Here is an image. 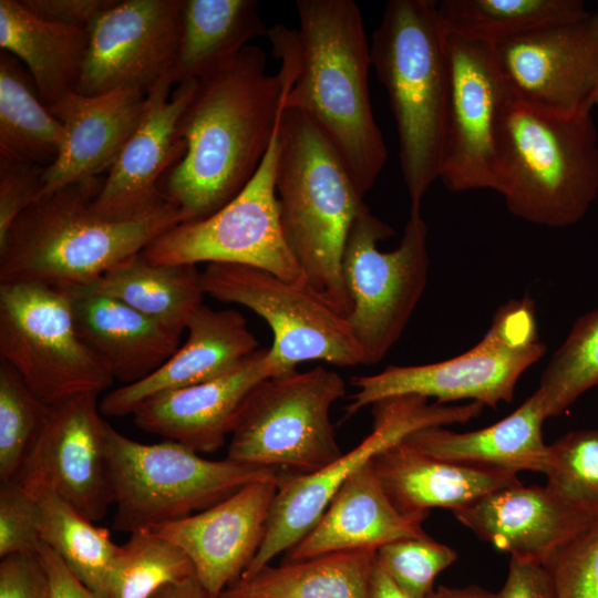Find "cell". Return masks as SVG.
I'll return each instance as SVG.
<instances>
[{
    "label": "cell",
    "instance_id": "obj_27",
    "mask_svg": "<svg viewBox=\"0 0 598 598\" xmlns=\"http://www.w3.org/2000/svg\"><path fill=\"white\" fill-rule=\"evenodd\" d=\"M423 520L401 514L385 494L372 461L349 476L310 532L285 561L349 550H377L405 538L425 536Z\"/></svg>",
    "mask_w": 598,
    "mask_h": 598
},
{
    "label": "cell",
    "instance_id": "obj_33",
    "mask_svg": "<svg viewBox=\"0 0 598 598\" xmlns=\"http://www.w3.org/2000/svg\"><path fill=\"white\" fill-rule=\"evenodd\" d=\"M589 10L581 0H441L436 13L446 34L497 45L564 23Z\"/></svg>",
    "mask_w": 598,
    "mask_h": 598
},
{
    "label": "cell",
    "instance_id": "obj_49",
    "mask_svg": "<svg viewBox=\"0 0 598 598\" xmlns=\"http://www.w3.org/2000/svg\"><path fill=\"white\" fill-rule=\"evenodd\" d=\"M369 598H410L389 577L377 559L371 575Z\"/></svg>",
    "mask_w": 598,
    "mask_h": 598
},
{
    "label": "cell",
    "instance_id": "obj_41",
    "mask_svg": "<svg viewBox=\"0 0 598 598\" xmlns=\"http://www.w3.org/2000/svg\"><path fill=\"white\" fill-rule=\"evenodd\" d=\"M35 495L18 478L0 485V557L35 554L40 545Z\"/></svg>",
    "mask_w": 598,
    "mask_h": 598
},
{
    "label": "cell",
    "instance_id": "obj_44",
    "mask_svg": "<svg viewBox=\"0 0 598 598\" xmlns=\"http://www.w3.org/2000/svg\"><path fill=\"white\" fill-rule=\"evenodd\" d=\"M0 598H49L48 577L37 553L1 558Z\"/></svg>",
    "mask_w": 598,
    "mask_h": 598
},
{
    "label": "cell",
    "instance_id": "obj_42",
    "mask_svg": "<svg viewBox=\"0 0 598 598\" xmlns=\"http://www.w3.org/2000/svg\"><path fill=\"white\" fill-rule=\"evenodd\" d=\"M546 567L557 598H598V517Z\"/></svg>",
    "mask_w": 598,
    "mask_h": 598
},
{
    "label": "cell",
    "instance_id": "obj_8",
    "mask_svg": "<svg viewBox=\"0 0 598 598\" xmlns=\"http://www.w3.org/2000/svg\"><path fill=\"white\" fill-rule=\"evenodd\" d=\"M545 351L533 300L513 299L498 308L483 339L457 357L421 365H390L377 374L354 377L355 392L346 406V417L396 395L434 398L442 404L472 400L495 409L512 401L518 379Z\"/></svg>",
    "mask_w": 598,
    "mask_h": 598
},
{
    "label": "cell",
    "instance_id": "obj_45",
    "mask_svg": "<svg viewBox=\"0 0 598 598\" xmlns=\"http://www.w3.org/2000/svg\"><path fill=\"white\" fill-rule=\"evenodd\" d=\"M496 598H557L548 568L539 563L511 557L509 569Z\"/></svg>",
    "mask_w": 598,
    "mask_h": 598
},
{
    "label": "cell",
    "instance_id": "obj_3",
    "mask_svg": "<svg viewBox=\"0 0 598 598\" xmlns=\"http://www.w3.org/2000/svg\"><path fill=\"white\" fill-rule=\"evenodd\" d=\"M103 179L65 185L17 218L0 244V283L90 286L185 221L182 210L167 199L130 219L97 214L92 203Z\"/></svg>",
    "mask_w": 598,
    "mask_h": 598
},
{
    "label": "cell",
    "instance_id": "obj_14",
    "mask_svg": "<svg viewBox=\"0 0 598 598\" xmlns=\"http://www.w3.org/2000/svg\"><path fill=\"white\" fill-rule=\"evenodd\" d=\"M277 156L278 128L256 174L234 199L204 219L174 226L151 243L142 255L155 264L245 265L305 282L280 221Z\"/></svg>",
    "mask_w": 598,
    "mask_h": 598
},
{
    "label": "cell",
    "instance_id": "obj_10",
    "mask_svg": "<svg viewBox=\"0 0 598 598\" xmlns=\"http://www.w3.org/2000/svg\"><path fill=\"white\" fill-rule=\"evenodd\" d=\"M393 235L367 207L344 246L342 272L352 302L347 319L363 364L380 362L398 342L427 281V226L421 212H410L399 246L381 251L378 244Z\"/></svg>",
    "mask_w": 598,
    "mask_h": 598
},
{
    "label": "cell",
    "instance_id": "obj_12",
    "mask_svg": "<svg viewBox=\"0 0 598 598\" xmlns=\"http://www.w3.org/2000/svg\"><path fill=\"white\" fill-rule=\"evenodd\" d=\"M202 285L205 295L244 306L266 321L272 332L268 355L279 375L315 360L338 367L363 364L348 319L306 282L256 267L212 262L202 272Z\"/></svg>",
    "mask_w": 598,
    "mask_h": 598
},
{
    "label": "cell",
    "instance_id": "obj_15",
    "mask_svg": "<svg viewBox=\"0 0 598 598\" xmlns=\"http://www.w3.org/2000/svg\"><path fill=\"white\" fill-rule=\"evenodd\" d=\"M445 44L448 89L439 179L454 193L494 190L496 127L507 85L494 45L446 33Z\"/></svg>",
    "mask_w": 598,
    "mask_h": 598
},
{
    "label": "cell",
    "instance_id": "obj_4",
    "mask_svg": "<svg viewBox=\"0 0 598 598\" xmlns=\"http://www.w3.org/2000/svg\"><path fill=\"white\" fill-rule=\"evenodd\" d=\"M516 217L548 228L580 221L598 197V131L590 111L561 114L507 86L496 127V178Z\"/></svg>",
    "mask_w": 598,
    "mask_h": 598
},
{
    "label": "cell",
    "instance_id": "obj_29",
    "mask_svg": "<svg viewBox=\"0 0 598 598\" xmlns=\"http://www.w3.org/2000/svg\"><path fill=\"white\" fill-rule=\"evenodd\" d=\"M87 43V28L47 21L20 0H0L1 50L24 63L48 107L76 90Z\"/></svg>",
    "mask_w": 598,
    "mask_h": 598
},
{
    "label": "cell",
    "instance_id": "obj_39",
    "mask_svg": "<svg viewBox=\"0 0 598 598\" xmlns=\"http://www.w3.org/2000/svg\"><path fill=\"white\" fill-rule=\"evenodd\" d=\"M547 486L598 517V430L570 432L549 445Z\"/></svg>",
    "mask_w": 598,
    "mask_h": 598
},
{
    "label": "cell",
    "instance_id": "obj_28",
    "mask_svg": "<svg viewBox=\"0 0 598 598\" xmlns=\"http://www.w3.org/2000/svg\"><path fill=\"white\" fill-rule=\"evenodd\" d=\"M547 414L535 391L514 412L481 430L456 433L442 426L419 429L403 439L439 460L503 471L546 473L549 445L542 426Z\"/></svg>",
    "mask_w": 598,
    "mask_h": 598
},
{
    "label": "cell",
    "instance_id": "obj_37",
    "mask_svg": "<svg viewBox=\"0 0 598 598\" xmlns=\"http://www.w3.org/2000/svg\"><path fill=\"white\" fill-rule=\"evenodd\" d=\"M598 385V308L581 316L554 353L536 390L547 417L558 416Z\"/></svg>",
    "mask_w": 598,
    "mask_h": 598
},
{
    "label": "cell",
    "instance_id": "obj_13",
    "mask_svg": "<svg viewBox=\"0 0 598 598\" xmlns=\"http://www.w3.org/2000/svg\"><path fill=\"white\" fill-rule=\"evenodd\" d=\"M427 400L396 395L373 403L372 432L354 448L317 472L281 477L264 540L241 578L251 577L277 555L295 547L316 525L343 482L380 452L419 429L465 423L484 408L478 402L450 406L430 404Z\"/></svg>",
    "mask_w": 598,
    "mask_h": 598
},
{
    "label": "cell",
    "instance_id": "obj_25",
    "mask_svg": "<svg viewBox=\"0 0 598 598\" xmlns=\"http://www.w3.org/2000/svg\"><path fill=\"white\" fill-rule=\"evenodd\" d=\"M372 465L395 508L423 522L431 508L455 512L493 492L522 484L515 472L439 460L403 440L375 455Z\"/></svg>",
    "mask_w": 598,
    "mask_h": 598
},
{
    "label": "cell",
    "instance_id": "obj_38",
    "mask_svg": "<svg viewBox=\"0 0 598 598\" xmlns=\"http://www.w3.org/2000/svg\"><path fill=\"white\" fill-rule=\"evenodd\" d=\"M50 412L20 374L0 361V480L19 476Z\"/></svg>",
    "mask_w": 598,
    "mask_h": 598
},
{
    "label": "cell",
    "instance_id": "obj_20",
    "mask_svg": "<svg viewBox=\"0 0 598 598\" xmlns=\"http://www.w3.org/2000/svg\"><path fill=\"white\" fill-rule=\"evenodd\" d=\"M280 477L250 483L221 502L151 530L182 548L213 598L257 555Z\"/></svg>",
    "mask_w": 598,
    "mask_h": 598
},
{
    "label": "cell",
    "instance_id": "obj_18",
    "mask_svg": "<svg viewBox=\"0 0 598 598\" xmlns=\"http://www.w3.org/2000/svg\"><path fill=\"white\" fill-rule=\"evenodd\" d=\"M494 51L516 96L561 114L590 111L598 80V11L511 39Z\"/></svg>",
    "mask_w": 598,
    "mask_h": 598
},
{
    "label": "cell",
    "instance_id": "obj_35",
    "mask_svg": "<svg viewBox=\"0 0 598 598\" xmlns=\"http://www.w3.org/2000/svg\"><path fill=\"white\" fill-rule=\"evenodd\" d=\"M27 487L38 501L41 543L51 548L86 587L104 598L106 576L120 548L110 532L95 526L52 489Z\"/></svg>",
    "mask_w": 598,
    "mask_h": 598
},
{
    "label": "cell",
    "instance_id": "obj_6",
    "mask_svg": "<svg viewBox=\"0 0 598 598\" xmlns=\"http://www.w3.org/2000/svg\"><path fill=\"white\" fill-rule=\"evenodd\" d=\"M394 116L410 212L439 179L448 89L445 33L433 0H391L370 45Z\"/></svg>",
    "mask_w": 598,
    "mask_h": 598
},
{
    "label": "cell",
    "instance_id": "obj_9",
    "mask_svg": "<svg viewBox=\"0 0 598 598\" xmlns=\"http://www.w3.org/2000/svg\"><path fill=\"white\" fill-rule=\"evenodd\" d=\"M344 394L342 377L322 367L262 380L239 411L227 457L281 477L323 468L343 454L330 410Z\"/></svg>",
    "mask_w": 598,
    "mask_h": 598
},
{
    "label": "cell",
    "instance_id": "obj_2",
    "mask_svg": "<svg viewBox=\"0 0 598 598\" xmlns=\"http://www.w3.org/2000/svg\"><path fill=\"white\" fill-rule=\"evenodd\" d=\"M299 65L282 109L303 112L332 145L364 196L388 151L369 89L370 47L352 0H298Z\"/></svg>",
    "mask_w": 598,
    "mask_h": 598
},
{
    "label": "cell",
    "instance_id": "obj_34",
    "mask_svg": "<svg viewBox=\"0 0 598 598\" xmlns=\"http://www.w3.org/2000/svg\"><path fill=\"white\" fill-rule=\"evenodd\" d=\"M64 141L62 123L41 101L21 61L0 51V151L49 167Z\"/></svg>",
    "mask_w": 598,
    "mask_h": 598
},
{
    "label": "cell",
    "instance_id": "obj_47",
    "mask_svg": "<svg viewBox=\"0 0 598 598\" xmlns=\"http://www.w3.org/2000/svg\"><path fill=\"white\" fill-rule=\"evenodd\" d=\"M49 581V598H103L86 587L47 545L37 549Z\"/></svg>",
    "mask_w": 598,
    "mask_h": 598
},
{
    "label": "cell",
    "instance_id": "obj_19",
    "mask_svg": "<svg viewBox=\"0 0 598 598\" xmlns=\"http://www.w3.org/2000/svg\"><path fill=\"white\" fill-rule=\"evenodd\" d=\"M173 83L169 71L147 91L143 118L92 203L97 214L130 219L166 200L159 184L184 156L179 122L197 87L196 80L185 81L171 93Z\"/></svg>",
    "mask_w": 598,
    "mask_h": 598
},
{
    "label": "cell",
    "instance_id": "obj_11",
    "mask_svg": "<svg viewBox=\"0 0 598 598\" xmlns=\"http://www.w3.org/2000/svg\"><path fill=\"white\" fill-rule=\"evenodd\" d=\"M0 358L48 405L114 381L80 337L68 292L52 286L0 283Z\"/></svg>",
    "mask_w": 598,
    "mask_h": 598
},
{
    "label": "cell",
    "instance_id": "obj_43",
    "mask_svg": "<svg viewBox=\"0 0 598 598\" xmlns=\"http://www.w3.org/2000/svg\"><path fill=\"white\" fill-rule=\"evenodd\" d=\"M45 167L0 151V244L17 218L38 200Z\"/></svg>",
    "mask_w": 598,
    "mask_h": 598
},
{
    "label": "cell",
    "instance_id": "obj_48",
    "mask_svg": "<svg viewBox=\"0 0 598 598\" xmlns=\"http://www.w3.org/2000/svg\"><path fill=\"white\" fill-rule=\"evenodd\" d=\"M152 598H213L203 587L196 576L176 584H171L158 590Z\"/></svg>",
    "mask_w": 598,
    "mask_h": 598
},
{
    "label": "cell",
    "instance_id": "obj_23",
    "mask_svg": "<svg viewBox=\"0 0 598 598\" xmlns=\"http://www.w3.org/2000/svg\"><path fill=\"white\" fill-rule=\"evenodd\" d=\"M146 94L137 87L93 96L73 91L48 107L62 123L64 141L54 163L45 168L38 199L110 171L143 118Z\"/></svg>",
    "mask_w": 598,
    "mask_h": 598
},
{
    "label": "cell",
    "instance_id": "obj_30",
    "mask_svg": "<svg viewBox=\"0 0 598 598\" xmlns=\"http://www.w3.org/2000/svg\"><path fill=\"white\" fill-rule=\"evenodd\" d=\"M267 33L257 0H182L174 83L199 81L228 68L250 39Z\"/></svg>",
    "mask_w": 598,
    "mask_h": 598
},
{
    "label": "cell",
    "instance_id": "obj_51",
    "mask_svg": "<svg viewBox=\"0 0 598 598\" xmlns=\"http://www.w3.org/2000/svg\"><path fill=\"white\" fill-rule=\"evenodd\" d=\"M595 106H598V80L595 90L588 101L587 107L591 111Z\"/></svg>",
    "mask_w": 598,
    "mask_h": 598
},
{
    "label": "cell",
    "instance_id": "obj_24",
    "mask_svg": "<svg viewBox=\"0 0 598 598\" xmlns=\"http://www.w3.org/2000/svg\"><path fill=\"white\" fill-rule=\"evenodd\" d=\"M185 343L145 379L106 393L100 402L104 416L132 414L147 398L217 379L250 358L259 343L237 310L200 305L189 317Z\"/></svg>",
    "mask_w": 598,
    "mask_h": 598
},
{
    "label": "cell",
    "instance_id": "obj_40",
    "mask_svg": "<svg viewBox=\"0 0 598 598\" xmlns=\"http://www.w3.org/2000/svg\"><path fill=\"white\" fill-rule=\"evenodd\" d=\"M456 558L454 549L427 535L389 543L375 553L378 564L410 598H425L436 576Z\"/></svg>",
    "mask_w": 598,
    "mask_h": 598
},
{
    "label": "cell",
    "instance_id": "obj_21",
    "mask_svg": "<svg viewBox=\"0 0 598 598\" xmlns=\"http://www.w3.org/2000/svg\"><path fill=\"white\" fill-rule=\"evenodd\" d=\"M453 514L478 538L509 553L511 557L544 566L596 519L547 485L523 484L493 492Z\"/></svg>",
    "mask_w": 598,
    "mask_h": 598
},
{
    "label": "cell",
    "instance_id": "obj_32",
    "mask_svg": "<svg viewBox=\"0 0 598 598\" xmlns=\"http://www.w3.org/2000/svg\"><path fill=\"white\" fill-rule=\"evenodd\" d=\"M86 287L179 332L205 295L196 265L155 264L142 251Z\"/></svg>",
    "mask_w": 598,
    "mask_h": 598
},
{
    "label": "cell",
    "instance_id": "obj_22",
    "mask_svg": "<svg viewBox=\"0 0 598 598\" xmlns=\"http://www.w3.org/2000/svg\"><path fill=\"white\" fill-rule=\"evenodd\" d=\"M276 375L279 373L268 349H259L225 375L147 398L133 411L134 423L199 454L213 453L231 434L251 390Z\"/></svg>",
    "mask_w": 598,
    "mask_h": 598
},
{
    "label": "cell",
    "instance_id": "obj_26",
    "mask_svg": "<svg viewBox=\"0 0 598 598\" xmlns=\"http://www.w3.org/2000/svg\"><path fill=\"white\" fill-rule=\"evenodd\" d=\"M64 290L80 337L124 385L145 379L177 351L183 332L87 287Z\"/></svg>",
    "mask_w": 598,
    "mask_h": 598
},
{
    "label": "cell",
    "instance_id": "obj_16",
    "mask_svg": "<svg viewBox=\"0 0 598 598\" xmlns=\"http://www.w3.org/2000/svg\"><path fill=\"white\" fill-rule=\"evenodd\" d=\"M182 0H116L89 25L75 92L99 95L120 87L146 92L175 62Z\"/></svg>",
    "mask_w": 598,
    "mask_h": 598
},
{
    "label": "cell",
    "instance_id": "obj_31",
    "mask_svg": "<svg viewBox=\"0 0 598 598\" xmlns=\"http://www.w3.org/2000/svg\"><path fill=\"white\" fill-rule=\"evenodd\" d=\"M377 550H349L265 566L218 598H369Z\"/></svg>",
    "mask_w": 598,
    "mask_h": 598
},
{
    "label": "cell",
    "instance_id": "obj_46",
    "mask_svg": "<svg viewBox=\"0 0 598 598\" xmlns=\"http://www.w3.org/2000/svg\"><path fill=\"white\" fill-rule=\"evenodd\" d=\"M22 6L47 21L89 28L116 0H20Z\"/></svg>",
    "mask_w": 598,
    "mask_h": 598
},
{
    "label": "cell",
    "instance_id": "obj_36",
    "mask_svg": "<svg viewBox=\"0 0 598 598\" xmlns=\"http://www.w3.org/2000/svg\"><path fill=\"white\" fill-rule=\"evenodd\" d=\"M196 576L174 543L153 530L131 534L121 545L104 585V598H152L163 587Z\"/></svg>",
    "mask_w": 598,
    "mask_h": 598
},
{
    "label": "cell",
    "instance_id": "obj_5",
    "mask_svg": "<svg viewBox=\"0 0 598 598\" xmlns=\"http://www.w3.org/2000/svg\"><path fill=\"white\" fill-rule=\"evenodd\" d=\"M276 193L283 235L305 282L347 318L352 302L343 251L354 219L368 206L332 145L297 109L281 111Z\"/></svg>",
    "mask_w": 598,
    "mask_h": 598
},
{
    "label": "cell",
    "instance_id": "obj_17",
    "mask_svg": "<svg viewBox=\"0 0 598 598\" xmlns=\"http://www.w3.org/2000/svg\"><path fill=\"white\" fill-rule=\"evenodd\" d=\"M97 395L80 394L50 405L43 430L19 476L27 486L52 489L92 522L114 504L106 452L107 422Z\"/></svg>",
    "mask_w": 598,
    "mask_h": 598
},
{
    "label": "cell",
    "instance_id": "obj_1",
    "mask_svg": "<svg viewBox=\"0 0 598 598\" xmlns=\"http://www.w3.org/2000/svg\"><path fill=\"white\" fill-rule=\"evenodd\" d=\"M267 35L281 61L277 74L267 73L262 49L247 45L231 65L197 81L181 117L185 153L159 189L182 210L184 223L204 219L234 199L272 142L297 76L299 42L297 30L282 24Z\"/></svg>",
    "mask_w": 598,
    "mask_h": 598
},
{
    "label": "cell",
    "instance_id": "obj_7",
    "mask_svg": "<svg viewBox=\"0 0 598 598\" xmlns=\"http://www.w3.org/2000/svg\"><path fill=\"white\" fill-rule=\"evenodd\" d=\"M106 452L115 505L113 527L128 534L188 517L250 483L281 478L275 470L228 457L204 458L171 440L143 444L110 424Z\"/></svg>",
    "mask_w": 598,
    "mask_h": 598
},
{
    "label": "cell",
    "instance_id": "obj_50",
    "mask_svg": "<svg viewBox=\"0 0 598 598\" xmlns=\"http://www.w3.org/2000/svg\"><path fill=\"white\" fill-rule=\"evenodd\" d=\"M425 598H496V594L477 585L463 588L439 586L436 589H432Z\"/></svg>",
    "mask_w": 598,
    "mask_h": 598
}]
</instances>
